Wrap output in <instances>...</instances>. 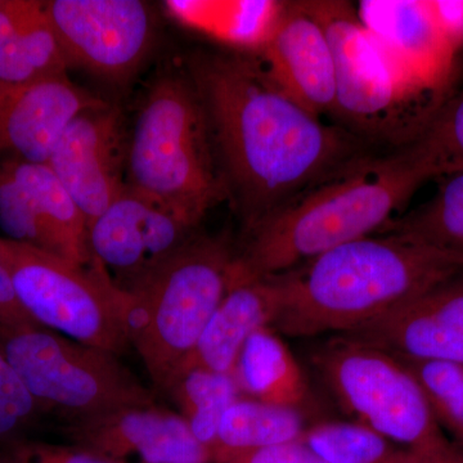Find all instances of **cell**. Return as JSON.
I'll list each match as a JSON object with an SVG mask.
<instances>
[{
	"instance_id": "5",
	"label": "cell",
	"mask_w": 463,
	"mask_h": 463,
	"mask_svg": "<svg viewBox=\"0 0 463 463\" xmlns=\"http://www.w3.org/2000/svg\"><path fill=\"white\" fill-rule=\"evenodd\" d=\"M234 246L196 233L142 288L120 291L125 328L157 389L190 355L228 291Z\"/></svg>"
},
{
	"instance_id": "36",
	"label": "cell",
	"mask_w": 463,
	"mask_h": 463,
	"mask_svg": "<svg viewBox=\"0 0 463 463\" xmlns=\"http://www.w3.org/2000/svg\"><path fill=\"white\" fill-rule=\"evenodd\" d=\"M388 463H423V461L416 455V453L404 449L397 450V452L394 453V456L389 459Z\"/></svg>"
},
{
	"instance_id": "17",
	"label": "cell",
	"mask_w": 463,
	"mask_h": 463,
	"mask_svg": "<svg viewBox=\"0 0 463 463\" xmlns=\"http://www.w3.org/2000/svg\"><path fill=\"white\" fill-rule=\"evenodd\" d=\"M261 71L279 90L313 115H331L336 76L330 41L303 2L285 3L276 29L258 53Z\"/></svg>"
},
{
	"instance_id": "26",
	"label": "cell",
	"mask_w": 463,
	"mask_h": 463,
	"mask_svg": "<svg viewBox=\"0 0 463 463\" xmlns=\"http://www.w3.org/2000/svg\"><path fill=\"white\" fill-rule=\"evenodd\" d=\"M431 179L463 172V88L449 93L423 125L412 142Z\"/></svg>"
},
{
	"instance_id": "11",
	"label": "cell",
	"mask_w": 463,
	"mask_h": 463,
	"mask_svg": "<svg viewBox=\"0 0 463 463\" xmlns=\"http://www.w3.org/2000/svg\"><path fill=\"white\" fill-rule=\"evenodd\" d=\"M196 225L156 200L125 187L88 227L91 260L109 282L133 292L197 233Z\"/></svg>"
},
{
	"instance_id": "6",
	"label": "cell",
	"mask_w": 463,
	"mask_h": 463,
	"mask_svg": "<svg viewBox=\"0 0 463 463\" xmlns=\"http://www.w3.org/2000/svg\"><path fill=\"white\" fill-rule=\"evenodd\" d=\"M325 27L336 76L332 116L365 143L403 147L416 138L432 111L421 93L392 65L346 2H303Z\"/></svg>"
},
{
	"instance_id": "34",
	"label": "cell",
	"mask_w": 463,
	"mask_h": 463,
	"mask_svg": "<svg viewBox=\"0 0 463 463\" xmlns=\"http://www.w3.org/2000/svg\"><path fill=\"white\" fill-rule=\"evenodd\" d=\"M0 325L11 327H41L27 315L14 292L11 276L0 259Z\"/></svg>"
},
{
	"instance_id": "14",
	"label": "cell",
	"mask_w": 463,
	"mask_h": 463,
	"mask_svg": "<svg viewBox=\"0 0 463 463\" xmlns=\"http://www.w3.org/2000/svg\"><path fill=\"white\" fill-rule=\"evenodd\" d=\"M355 9L405 80L440 105L450 93L457 56L435 20L430 0H362Z\"/></svg>"
},
{
	"instance_id": "19",
	"label": "cell",
	"mask_w": 463,
	"mask_h": 463,
	"mask_svg": "<svg viewBox=\"0 0 463 463\" xmlns=\"http://www.w3.org/2000/svg\"><path fill=\"white\" fill-rule=\"evenodd\" d=\"M281 306L282 285L279 276L232 286L196 346L173 376L194 368L234 376L246 341L261 328H272Z\"/></svg>"
},
{
	"instance_id": "37",
	"label": "cell",
	"mask_w": 463,
	"mask_h": 463,
	"mask_svg": "<svg viewBox=\"0 0 463 463\" xmlns=\"http://www.w3.org/2000/svg\"><path fill=\"white\" fill-rule=\"evenodd\" d=\"M0 463H11L5 448H0Z\"/></svg>"
},
{
	"instance_id": "12",
	"label": "cell",
	"mask_w": 463,
	"mask_h": 463,
	"mask_svg": "<svg viewBox=\"0 0 463 463\" xmlns=\"http://www.w3.org/2000/svg\"><path fill=\"white\" fill-rule=\"evenodd\" d=\"M0 230L5 239L90 267L88 227L48 164L0 163Z\"/></svg>"
},
{
	"instance_id": "35",
	"label": "cell",
	"mask_w": 463,
	"mask_h": 463,
	"mask_svg": "<svg viewBox=\"0 0 463 463\" xmlns=\"http://www.w3.org/2000/svg\"><path fill=\"white\" fill-rule=\"evenodd\" d=\"M417 456L422 459L423 463H463V446L448 440L437 449Z\"/></svg>"
},
{
	"instance_id": "7",
	"label": "cell",
	"mask_w": 463,
	"mask_h": 463,
	"mask_svg": "<svg viewBox=\"0 0 463 463\" xmlns=\"http://www.w3.org/2000/svg\"><path fill=\"white\" fill-rule=\"evenodd\" d=\"M0 350L44 413L66 421L125 407L155 405V394L118 356L44 327L0 325Z\"/></svg>"
},
{
	"instance_id": "29",
	"label": "cell",
	"mask_w": 463,
	"mask_h": 463,
	"mask_svg": "<svg viewBox=\"0 0 463 463\" xmlns=\"http://www.w3.org/2000/svg\"><path fill=\"white\" fill-rule=\"evenodd\" d=\"M42 414L41 405L0 350V448L24 440Z\"/></svg>"
},
{
	"instance_id": "30",
	"label": "cell",
	"mask_w": 463,
	"mask_h": 463,
	"mask_svg": "<svg viewBox=\"0 0 463 463\" xmlns=\"http://www.w3.org/2000/svg\"><path fill=\"white\" fill-rule=\"evenodd\" d=\"M11 463H125L115 462L81 448L43 443V441H16L5 447Z\"/></svg>"
},
{
	"instance_id": "33",
	"label": "cell",
	"mask_w": 463,
	"mask_h": 463,
	"mask_svg": "<svg viewBox=\"0 0 463 463\" xmlns=\"http://www.w3.org/2000/svg\"><path fill=\"white\" fill-rule=\"evenodd\" d=\"M432 14L457 57L463 52V0H430Z\"/></svg>"
},
{
	"instance_id": "1",
	"label": "cell",
	"mask_w": 463,
	"mask_h": 463,
	"mask_svg": "<svg viewBox=\"0 0 463 463\" xmlns=\"http://www.w3.org/2000/svg\"><path fill=\"white\" fill-rule=\"evenodd\" d=\"M185 70L205 109L242 232L370 152L364 139L286 96L249 54L200 52Z\"/></svg>"
},
{
	"instance_id": "2",
	"label": "cell",
	"mask_w": 463,
	"mask_h": 463,
	"mask_svg": "<svg viewBox=\"0 0 463 463\" xmlns=\"http://www.w3.org/2000/svg\"><path fill=\"white\" fill-rule=\"evenodd\" d=\"M428 181L430 174L410 145L386 154L368 152L242 232L228 288L288 273L344 243L373 236Z\"/></svg>"
},
{
	"instance_id": "31",
	"label": "cell",
	"mask_w": 463,
	"mask_h": 463,
	"mask_svg": "<svg viewBox=\"0 0 463 463\" xmlns=\"http://www.w3.org/2000/svg\"><path fill=\"white\" fill-rule=\"evenodd\" d=\"M214 463H326L303 443L281 444V446L241 450L219 456Z\"/></svg>"
},
{
	"instance_id": "27",
	"label": "cell",
	"mask_w": 463,
	"mask_h": 463,
	"mask_svg": "<svg viewBox=\"0 0 463 463\" xmlns=\"http://www.w3.org/2000/svg\"><path fill=\"white\" fill-rule=\"evenodd\" d=\"M326 463H388L398 449L361 423L319 422L301 440Z\"/></svg>"
},
{
	"instance_id": "25",
	"label": "cell",
	"mask_w": 463,
	"mask_h": 463,
	"mask_svg": "<svg viewBox=\"0 0 463 463\" xmlns=\"http://www.w3.org/2000/svg\"><path fill=\"white\" fill-rule=\"evenodd\" d=\"M69 62L45 11L0 48V87H23L67 75Z\"/></svg>"
},
{
	"instance_id": "3",
	"label": "cell",
	"mask_w": 463,
	"mask_h": 463,
	"mask_svg": "<svg viewBox=\"0 0 463 463\" xmlns=\"http://www.w3.org/2000/svg\"><path fill=\"white\" fill-rule=\"evenodd\" d=\"M463 273V255L383 232L279 274L272 328L289 337L347 334Z\"/></svg>"
},
{
	"instance_id": "18",
	"label": "cell",
	"mask_w": 463,
	"mask_h": 463,
	"mask_svg": "<svg viewBox=\"0 0 463 463\" xmlns=\"http://www.w3.org/2000/svg\"><path fill=\"white\" fill-rule=\"evenodd\" d=\"M103 103L67 75L23 87H0V155L48 164L76 116Z\"/></svg>"
},
{
	"instance_id": "4",
	"label": "cell",
	"mask_w": 463,
	"mask_h": 463,
	"mask_svg": "<svg viewBox=\"0 0 463 463\" xmlns=\"http://www.w3.org/2000/svg\"><path fill=\"white\" fill-rule=\"evenodd\" d=\"M125 182L196 227L228 200L205 109L185 67L165 70L149 85L128 132Z\"/></svg>"
},
{
	"instance_id": "9",
	"label": "cell",
	"mask_w": 463,
	"mask_h": 463,
	"mask_svg": "<svg viewBox=\"0 0 463 463\" xmlns=\"http://www.w3.org/2000/svg\"><path fill=\"white\" fill-rule=\"evenodd\" d=\"M312 361L361 425L417 455L447 443L419 383L394 355L340 335L319 345Z\"/></svg>"
},
{
	"instance_id": "32",
	"label": "cell",
	"mask_w": 463,
	"mask_h": 463,
	"mask_svg": "<svg viewBox=\"0 0 463 463\" xmlns=\"http://www.w3.org/2000/svg\"><path fill=\"white\" fill-rule=\"evenodd\" d=\"M44 11V2L0 0V48L23 32Z\"/></svg>"
},
{
	"instance_id": "16",
	"label": "cell",
	"mask_w": 463,
	"mask_h": 463,
	"mask_svg": "<svg viewBox=\"0 0 463 463\" xmlns=\"http://www.w3.org/2000/svg\"><path fill=\"white\" fill-rule=\"evenodd\" d=\"M344 336L397 358L463 364V273Z\"/></svg>"
},
{
	"instance_id": "13",
	"label": "cell",
	"mask_w": 463,
	"mask_h": 463,
	"mask_svg": "<svg viewBox=\"0 0 463 463\" xmlns=\"http://www.w3.org/2000/svg\"><path fill=\"white\" fill-rule=\"evenodd\" d=\"M127 146L123 111L105 102L76 116L52 152L48 165L84 215L87 227L127 187Z\"/></svg>"
},
{
	"instance_id": "15",
	"label": "cell",
	"mask_w": 463,
	"mask_h": 463,
	"mask_svg": "<svg viewBox=\"0 0 463 463\" xmlns=\"http://www.w3.org/2000/svg\"><path fill=\"white\" fill-rule=\"evenodd\" d=\"M72 446L115 462L130 456L141 463H214L181 414L160 407H125L66 421Z\"/></svg>"
},
{
	"instance_id": "8",
	"label": "cell",
	"mask_w": 463,
	"mask_h": 463,
	"mask_svg": "<svg viewBox=\"0 0 463 463\" xmlns=\"http://www.w3.org/2000/svg\"><path fill=\"white\" fill-rule=\"evenodd\" d=\"M0 259L36 325L118 356L127 352L120 291L99 263L81 267L5 237H0Z\"/></svg>"
},
{
	"instance_id": "23",
	"label": "cell",
	"mask_w": 463,
	"mask_h": 463,
	"mask_svg": "<svg viewBox=\"0 0 463 463\" xmlns=\"http://www.w3.org/2000/svg\"><path fill=\"white\" fill-rule=\"evenodd\" d=\"M303 413L291 408L279 407L240 399L228 408L218 431L214 462L225 453L281 446L301 440L304 432Z\"/></svg>"
},
{
	"instance_id": "20",
	"label": "cell",
	"mask_w": 463,
	"mask_h": 463,
	"mask_svg": "<svg viewBox=\"0 0 463 463\" xmlns=\"http://www.w3.org/2000/svg\"><path fill=\"white\" fill-rule=\"evenodd\" d=\"M234 377L240 389L245 390L254 401L291 408L301 413L312 401L297 359L270 327L261 328L246 341Z\"/></svg>"
},
{
	"instance_id": "10",
	"label": "cell",
	"mask_w": 463,
	"mask_h": 463,
	"mask_svg": "<svg viewBox=\"0 0 463 463\" xmlns=\"http://www.w3.org/2000/svg\"><path fill=\"white\" fill-rule=\"evenodd\" d=\"M44 11L70 67L123 85L154 42V17L141 0H51Z\"/></svg>"
},
{
	"instance_id": "24",
	"label": "cell",
	"mask_w": 463,
	"mask_h": 463,
	"mask_svg": "<svg viewBox=\"0 0 463 463\" xmlns=\"http://www.w3.org/2000/svg\"><path fill=\"white\" fill-rule=\"evenodd\" d=\"M439 181L438 190L430 199L395 218L383 232L404 234L463 255V172Z\"/></svg>"
},
{
	"instance_id": "28",
	"label": "cell",
	"mask_w": 463,
	"mask_h": 463,
	"mask_svg": "<svg viewBox=\"0 0 463 463\" xmlns=\"http://www.w3.org/2000/svg\"><path fill=\"white\" fill-rule=\"evenodd\" d=\"M398 359L419 383L439 426L452 432L463 446V364Z\"/></svg>"
},
{
	"instance_id": "22",
	"label": "cell",
	"mask_w": 463,
	"mask_h": 463,
	"mask_svg": "<svg viewBox=\"0 0 463 463\" xmlns=\"http://www.w3.org/2000/svg\"><path fill=\"white\" fill-rule=\"evenodd\" d=\"M240 392L233 374L201 368L176 373L164 389L179 408V414L190 426L192 434L213 457L218 447L222 419L228 408L240 401Z\"/></svg>"
},
{
	"instance_id": "21",
	"label": "cell",
	"mask_w": 463,
	"mask_h": 463,
	"mask_svg": "<svg viewBox=\"0 0 463 463\" xmlns=\"http://www.w3.org/2000/svg\"><path fill=\"white\" fill-rule=\"evenodd\" d=\"M167 7L185 25L252 56L272 35L285 2H169Z\"/></svg>"
}]
</instances>
